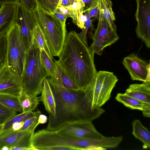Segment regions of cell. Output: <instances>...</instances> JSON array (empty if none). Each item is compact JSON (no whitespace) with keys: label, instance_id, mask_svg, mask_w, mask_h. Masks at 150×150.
<instances>
[{"label":"cell","instance_id":"cell-1","mask_svg":"<svg viewBox=\"0 0 150 150\" xmlns=\"http://www.w3.org/2000/svg\"><path fill=\"white\" fill-rule=\"evenodd\" d=\"M94 54L74 31L67 34L58 62L66 74L83 91L97 71Z\"/></svg>","mask_w":150,"mask_h":150},{"label":"cell","instance_id":"cell-2","mask_svg":"<svg viewBox=\"0 0 150 150\" xmlns=\"http://www.w3.org/2000/svg\"><path fill=\"white\" fill-rule=\"evenodd\" d=\"M54 96L55 115H49L47 130L56 131L67 123L76 121H92L105 112L101 107L93 108L83 91L63 88Z\"/></svg>","mask_w":150,"mask_h":150},{"label":"cell","instance_id":"cell-3","mask_svg":"<svg viewBox=\"0 0 150 150\" xmlns=\"http://www.w3.org/2000/svg\"><path fill=\"white\" fill-rule=\"evenodd\" d=\"M48 76L42 63L40 49L33 38L32 44L27 50L23 59L21 77L23 90L34 96L40 94L44 79Z\"/></svg>","mask_w":150,"mask_h":150},{"label":"cell","instance_id":"cell-4","mask_svg":"<svg viewBox=\"0 0 150 150\" xmlns=\"http://www.w3.org/2000/svg\"><path fill=\"white\" fill-rule=\"evenodd\" d=\"M33 11L53 56L59 57L67 35L65 23L62 22L52 14L45 12L37 5Z\"/></svg>","mask_w":150,"mask_h":150},{"label":"cell","instance_id":"cell-5","mask_svg":"<svg viewBox=\"0 0 150 150\" xmlns=\"http://www.w3.org/2000/svg\"><path fill=\"white\" fill-rule=\"evenodd\" d=\"M32 144L36 150H86L88 139L68 137L44 129L34 133Z\"/></svg>","mask_w":150,"mask_h":150},{"label":"cell","instance_id":"cell-6","mask_svg":"<svg viewBox=\"0 0 150 150\" xmlns=\"http://www.w3.org/2000/svg\"><path fill=\"white\" fill-rule=\"evenodd\" d=\"M113 72L100 71L83 91L93 108L101 107L110 99L118 81Z\"/></svg>","mask_w":150,"mask_h":150},{"label":"cell","instance_id":"cell-7","mask_svg":"<svg viewBox=\"0 0 150 150\" xmlns=\"http://www.w3.org/2000/svg\"><path fill=\"white\" fill-rule=\"evenodd\" d=\"M6 36V62L13 71L21 76L26 49L20 25L14 21Z\"/></svg>","mask_w":150,"mask_h":150},{"label":"cell","instance_id":"cell-8","mask_svg":"<svg viewBox=\"0 0 150 150\" xmlns=\"http://www.w3.org/2000/svg\"><path fill=\"white\" fill-rule=\"evenodd\" d=\"M100 10L97 26L92 36L93 42L89 48L93 54L100 55L105 48L115 42L119 37L117 33V28L108 24Z\"/></svg>","mask_w":150,"mask_h":150},{"label":"cell","instance_id":"cell-9","mask_svg":"<svg viewBox=\"0 0 150 150\" xmlns=\"http://www.w3.org/2000/svg\"><path fill=\"white\" fill-rule=\"evenodd\" d=\"M56 131L60 134L83 139H98L104 137L96 130L92 121H89L67 123Z\"/></svg>","mask_w":150,"mask_h":150},{"label":"cell","instance_id":"cell-10","mask_svg":"<svg viewBox=\"0 0 150 150\" xmlns=\"http://www.w3.org/2000/svg\"><path fill=\"white\" fill-rule=\"evenodd\" d=\"M135 16L137 22L136 32L138 38L150 47V0H136Z\"/></svg>","mask_w":150,"mask_h":150},{"label":"cell","instance_id":"cell-11","mask_svg":"<svg viewBox=\"0 0 150 150\" xmlns=\"http://www.w3.org/2000/svg\"><path fill=\"white\" fill-rule=\"evenodd\" d=\"M23 90L21 76L11 69L6 61L0 68V94L19 97Z\"/></svg>","mask_w":150,"mask_h":150},{"label":"cell","instance_id":"cell-12","mask_svg":"<svg viewBox=\"0 0 150 150\" xmlns=\"http://www.w3.org/2000/svg\"><path fill=\"white\" fill-rule=\"evenodd\" d=\"M14 21L20 26L27 50L32 44L33 31L37 24L33 11L28 10L21 2L17 4Z\"/></svg>","mask_w":150,"mask_h":150},{"label":"cell","instance_id":"cell-13","mask_svg":"<svg viewBox=\"0 0 150 150\" xmlns=\"http://www.w3.org/2000/svg\"><path fill=\"white\" fill-rule=\"evenodd\" d=\"M122 63L133 80L150 81V62L143 60L132 53L125 57Z\"/></svg>","mask_w":150,"mask_h":150},{"label":"cell","instance_id":"cell-14","mask_svg":"<svg viewBox=\"0 0 150 150\" xmlns=\"http://www.w3.org/2000/svg\"><path fill=\"white\" fill-rule=\"evenodd\" d=\"M17 4L1 6L0 8V37L6 33L14 22Z\"/></svg>","mask_w":150,"mask_h":150},{"label":"cell","instance_id":"cell-15","mask_svg":"<svg viewBox=\"0 0 150 150\" xmlns=\"http://www.w3.org/2000/svg\"><path fill=\"white\" fill-rule=\"evenodd\" d=\"M125 93L143 103L150 104V81L131 84Z\"/></svg>","mask_w":150,"mask_h":150},{"label":"cell","instance_id":"cell-16","mask_svg":"<svg viewBox=\"0 0 150 150\" xmlns=\"http://www.w3.org/2000/svg\"><path fill=\"white\" fill-rule=\"evenodd\" d=\"M41 93L40 101L42 102L49 115L54 117L56 112L55 99L50 84L46 78L43 81Z\"/></svg>","mask_w":150,"mask_h":150},{"label":"cell","instance_id":"cell-17","mask_svg":"<svg viewBox=\"0 0 150 150\" xmlns=\"http://www.w3.org/2000/svg\"><path fill=\"white\" fill-rule=\"evenodd\" d=\"M29 131H14L11 128L2 131L0 134V148L7 146L11 148L17 144Z\"/></svg>","mask_w":150,"mask_h":150},{"label":"cell","instance_id":"cell-18","mask_svg":"<svg viewBox=\"0 0 150 150\" xmlns=\"http://www.w3.org/2000/svg\"><path fill=\"white\" fill-rule=\"evenodd\" d=\"M133 135L141 141L146 147H150V133L138 120H134L132 123Z\"/></svg>","mask_w":150,"mask_h":150},{"label":"cell","instance_id":"cell-19","mask_svg":"<svg viewBox=\"0 0 150 150\" xmlns=\"http://www.w3.org/2000/svg\"><path fill=\"white\" fill-rule=\"evenodd\" d=\"M23 112H33L36 108L40 101V97L27 93L23 90L18 97Z\"/></svg>","mask_w":150,"mask_h":150},{"label":"cell","instance_id":"cell-20","mask_svg":"<svg viewBox=\"0 0 150 150\" xmlns=\"http://www.w3.org/2000/svg\"><path fill=\"white\" fill-rule=\"evenodd\" d=\"M100 10L102 13L108 24L117 28L114 22L115 20V14L112 10V3L111 0H99Z\"/></svg>","mask_w":150,"mask_h":150},{"label":"cell","instance_id":"cell-21","mask_svg":"<svg viewBox=\"0 0 150 150\" xmlns=\"http://www.w3.org/2000/svg\"><path fill=\"white\" fill-rule=\"evenodd\" d=\"M115 98L117 101L131 109L142 110L143 103L125 93H117Z\"/></svg>","mask_w":150,"mask_h":150},{"label":"cell","instance_id":"cell-22","mask_svg":"<svg viewBox=\"0 0 150 150\" xmlns=\"http://www.w3.org/2000/svg\"><path fill=\"white\" fill-rule=\"evenodd\" d=\"M33 35V38L36 41L40 49L43 50L49 58L53 60V56L48 47L45 35L38 24L34 29Z\"/></svg>","mask_w":150,"mask_h":150},{"label":"cell","instance_id":"cell-23","mask_svg":"<svg viewBox=\"0 0 150 150\" xmlns=\"http://www.w3.org/2000/svg\"><path fill=\"white\" fill-rule=\"evenodd\" d=\"M41 112L38 110L36 112H22L19 114L16 115L7 121L4 125L2 131L10 129L12 125L14 123L24 122L27 119L35 116L40 115Z\"/></svg>","mask_w":150,"mask_h":150},{"label":"cell","instance_id":"cell-24","mask_svg":"<svg viewBox=\"0 0 150 150\" xmlns=\"http://www.w3.org/2000/svg\"><path fill=\"white\" fill-rule=\"evenodd\" d=\"M0 103L16 111L23 112L18 97L7 94H0Z\"/></svg>","mask_w":150,"mask_h":150},{"label":"cell","instance_id":"cell-25","mask_svg":"<svg viewBox=\"0 0 150 150\" xmlns=\"http://www.w3.org/2000/svg\"><path fill=\"white\" fill-rule=\"evenodd\" d=\"M40 51L42 61L48 76H54L56 71L55 62L49 58L43 50L40 49Z\"/></svg>","mask_w":150,"mask_h":150},{"label":"cell","instance_id":"cell-26","mask_svg":"<svg viewBox=\"0 0 150 150\" xmlns=\"http://www.w3.org/2000/svg\"><path fill=\"white\" fill-rule=\"evenodd\" d=\"M37 6L40 7L45 12L53 13L57 8L59 0H35Z\"/></svg>","mask_w":150,"mask_h":150},{"label":"cell","instance_id":"cell-27","mask_svg":"<svg viewBox=\"0 0 150 150\" xmlns=\"http://www.w3.org/2000/svg\"><path fill=\"white\" fill-rule=\"evenodd\" d=\"M16 114V111L0 103V125H4Z\"/></svg>","mask_w":150,"mask_h":150},{"label":"cell","instance_id":"cell-28","mask_svg":"<svg viewBox=\"0 0 150 150\" xmlns=\"http://www.w3.org/2000/svg\"><path fill=\"white\" fill-rule=\"evenodd\" d=\"M40 115L35 116L25 121L24 122L23 126L20 130L30 131L34 133L35 129L40 124L38 122Z\"/></svg>","mask_w":150,"mask_h":150},{"label":"cell","instance_id":"cell-29","mask_svg":"<svg viewBox=\"0 0 150 150\" xmlns=\"http://www.w3.org/2000/svg\"><path fill=\"white\" fill-rule=\"evenodd\" d=\"M61 67V77L64 86L70 90H80L77 85L66 74Z\"/></svg>","mask_w":150,"mask_h":150},{"label":"cell","instance_id":"cell-30","mask_svg":"<svg viewBox=\"0 0 150 150\" xmlns=\"http://www.w3.org/2000/svg\"><path fill=\"white\" fill-rule=\"evenodd\" d=\"M85 13V15L86 17V20L84 28L82 29V31L78 34V36L79 39L86 45H88L87 33L89 28H92V21L93 20H91V18L90 16L87 11Z\"/></svg>","mask_w":150,"mask_h":150},{"label":"cell","instance_id":"cell-31","mask_svg":"<svg viewBox=\"0 0 150 150\" xmlns=\"http://www.w3.org/2000/svg\"><path fill=\"white\" fill-rule=\"evenodd\" d=\"M6 61V33L0 37V68Z\"/></svg>","mask_w":150,"mask_h":150},{"label":"cell","instance_id":"cell-32","mask_svg":"<svg viewBox=\"0 0 150 150\" xmlns=\"http://www.w3.org/2000/svg\"><path fill=\"white\" fill-rule=\"evenodd\" d=\"M77 11L76 19L74 24L80 28L83 29L85 27V24L86 20V17L83 13V11Z\"/></svg>","mask_w":150,"mask_h":150},{"label":"cell","instance_id":"cell-33","mask_svg":"<svg viewBox=\"0 0 150 150\" xmlns=\"http://www.w3.org/2000/svg\"><path fill=\"white\" fill-rule=\"evenodd\" d=\"M99 6L98 2V4L96 6L87 11H86L88 12L91 18L93 17V19L98 20L100 12Z\"/></svg>","mask_w":150,"mask_h":150},{"label":"cell","instance_id":"cell-34","mask_svg":"<svg viewBox=\"0 0 150 150\" xmlns=\"http://www.w3.org/2000/svg\"><path fill=\"white\" fill-rule=\"evenodd\" d=\"M21 2L30 11H33L37 5L35 0H21Z\"/></svg>","mask_w":150,"mask_h":150},{"label":"cell","instance_id":"cell-35","mask_svg":"<svg viewBox=\"0 0 150 150\" xmlns=\"http://www.w3.org/2000/svg\"><path fill=\"white\" fill-rule=\"evenodd\" d=\"M85 8L83 11L84 13L89 9L94 8L98 4L99 0H85Z\"/></svg>","mask_w":150,"mask_h":150},{"label":"cell","instance_id":"cell-36","mask_svg":"<svg viewBox=\"0 0 150 150\" xmlns=\"http://www.w3.org/2000/svg\"><path fill=\"white\" fill-rule=\"evenodd\" d=\"M72 9H69L66 7L58 5L56 9L57 10L68 17H70L71 10Z\"/></svg>","mask_w":150,"mask_h":150},{"label":"cell","instance_id":"cell-37","mask_svg":"<svg viewBox=\"0 0 150 150\" xmlns=\"http://www.w3.org/2000/svg\"><path fill=\"white\" fill-rule=\"evenodd\" d=\"M52 14L63 23H65L66 19L68 18L57 9L55 10Z\"/></svg>","mask_w":150,"mask_h":150},{"label":"cell","instance_id":"cell-38","mask_svg":"<svg viewBox=\"0 0 150 150\" xmlns=\"http://www.w3.org/2000/svg\"><path fill=\"white\" fill-rule=\"evenodd\" d=\"M142 111L144 116L149 117H150V104L144 103Z\"/></svg>","mask_w":150,"mask_h":150},{"label":"cell","instance_id":"cell-39","mask_svg":"<svg viewBox=\"0 0 150 150\" xmlns=\"http://www.w3.org/2000/svg\"><path fill=\"white\" fill-rule=\"evenodd\" d=\"M24 122H16L13 123L12 125L11 129L13 131L20 130L22 127Z\"/></svg>","mask_w":150,"mask_h":150},{"label":"cell","instance_id":"cell-40","mask_svg":"<svg viewBox=\"0 0 150 150\" xmlns=\"http://www.w3.org/2000/svg\"><path fill=\"white\" fill-rule=\"evenodd\" d=\"M21 0H0V5L2 6L8 4H18Z\"/></svg>","mask_w":150,"mask_h":150},{"label":"cell","instance_id":"cell-41","mask_svg":"<svg viewBox=\"0 0 150 150\" xmlns=\"http://www.w3.org/2000/svg\"><path fill=\"white\" fill-rule=\"evenodd\" d=\"M47 117L45 115L41 114L39 116L38 122L39 124H43L47 122Z\"/></svg>","mask_w":150,"mask_h":150},{"label":"cell","instance_id":"cell-42","mask_svg":"<svg viewBox=\"0 0 150 150\" xmlns=\"http://www.w3.org/2000/svg\"><path fill=\"white\" fill-rule=\"evenodd\" d=\"M59 5L65 7L71 5L69 0H61L60 3Z\"/></svg>","mask_w":150,"mask_h":150},{"label":"cell","instance_id":"cell-43","mask_svg":"<svg viewBox=\"0 0 150 150\" xmlns=\"http://www.w3.org/2000/svg\"><path fill=\"white\" fill-rule=\"evenodd\" d=\"M0 150H9V148L7 146H3L0 148Z\"/></svg>","mask_w":150,"mask_h":150},{"label":"cell","instance_id":"cell-44","mask_svg":"<svg viewBox=\"0 0 150 150\" xmlns=\"http://www.w3.org/2000/svg\"><path fill=\"white\" fill-rule=\"evenodd\" d=\"M4 125H0V134L2 131Z\"/></svg>","mask_w":150,"mask_h":150},{"label":"cell","instance_id":"cell-45","mask_svg":"<svg viewBox=\"0 0 150 150\" xmlns=\"http://www.w3.org/2000/svg\"><path fill=\"white\" fill-rule=\"evenodd\" d=\"M71 4L72 5L73 4L76 2V0H69Z\"/></svg>","mask_w":150,"mask_h":150}]
</instances>
